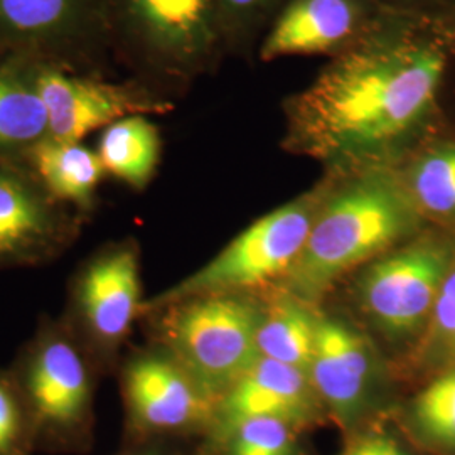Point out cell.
<instances>
[{
    "mask_svg": "<svg viewBox=\"0 0 455 455\" xmlns=\"http://www.w3.org/2000/svg\"><path fill=\"white\" fill-rule=\"evenodd\" d=\"M454 66V24L395 14L287 100L289 142L370 167L435 122Z\"/></svg>",
    "mask_w": 455,
    "mask_h": 455,
    "instance_id": "1",
    "label": "cell"
},
{
    "mask_svg": "<svg viewBox=\"0 0 455 455\" xmlns=\"http://www.w3.org/2000/svg\"><path fill=\"white\" fill-rule=\"evenodd\" d=\"M419 210L400 176L387 167H363L319 204L309 236L287 274L289 291L312 300L351 268L403 238Z\"/></svg>",
    "mask_w": 455,
    "mask_h": 455,
    "instance_id": "2",
    "label": "cell"
},
{
    "mask_svg": "<svg viewBox=\"0 0 455 455\" xmlns=\"http://www.w3.org/2000/svg\"><path fill=\"white\" fill-rule=\"evenodd\" d=\"M9 370L31 420L36 452L90 454L101 376L61 319L43 315Z\"/></svg>",
    "mask_w": 455,
    "mask_h": 455,
    "instance_id": "3",
    "label": "cell"
},
{
    "mask_svg": "<svg viewBox=\"0 0 455 455\" xmlns=\"http://www.w3.org/2000/svg\"><path fill=\"white\" fill-rule=\"evenodd\" d=\"M112 39L148 80L186 84L228 52L216 0H114Z\"/></svg>",
    "mask_w": 455,
    "mask_h": 455,
    "instance_id": "4",
    "label": "cell"
},
{
    "mask_svg": "<svg viewBox=\"0 0 455 455\" xmlns=\"http://www.w3.org/2000/svg\"><path fill=\"white\" fill-rule=\"evenodd\" d=\"M146 314H157L159 346L218 402L260 358L263 312L235 293L196 295Z\"/></svg>",
    "mask_w": 455,
    "mask_h": 455,
    "instance_id": "5",
    "label": "cell"
},
{
    "mask_svg": "<svg viewBox=\"0 0 455 455\" xmlns=\"http://www.w3.org/2000/svg\"><path fill=\"white\" fill-rule=\"evenodd\" d=\"M142 309L139 250L124 240L101 244L75 268L60 319L103 378L120 366V349Z\"/></svg>",
    "mask_w": 455,
    "mask_h": 455,
    "instance_id": "6",
    "label": "cell"
},
{
    "mask_svg": "<svg viewBox=\"0 0 455 455\" xmlns=\"http://www.w3.org/2000/svg\"><path fill=\"white\" fill-rule=\"evenodd\" d=\"M319 204V196H304L261 216L196 274L144 302L142 314L196 295L235 293L287 275L306 244Z\"/></svg>",
    "mask_w": 455,
    "mask_h": 455,
    "instance_id": "7",
    "label": "cell"
},
{
    "mask_svg": "<svg viewBox=\"0 0 455 455\" xmlns=\"http://www.w3.org/2000/svg\"><path fill=\"white\" fill-rule=\"evenodd\" d=\"M118 374L132 445L208 432L218 400L163 346L133 355Z\"/></svg>",
    "mask_w": 455,
    "mask_h": 455,
    "instance_id": "8",
    "label": "cell"
},
{
    "mask_svg": "<svg viewBox=\"0 0 455 455\" xmlns=\"http://www.w3.org/2000/svg\"><path fill=\"white\" fill-rule=\"evenodd\" d=\"M84 220L49 195L22 159L0 156V272L61 259Z\"/></svg>",
    "mask_w": 455,
    "mask_h": 455,
    "instance_id": "9",
    "label": "cell"
},
{
    "mask_svg": "<svg viewBox=\"0 0 455 455\" xmlns=\"http://www.w3.org/2000/svg\"><path fill=\"white\" fill-rule=\"evenodd\" d=\"M114 0H0V56L60 65L112 39Z\"/></svg>",
    "mask_w": 455,
    "mask_h": 455,
    "instance_id": "10",
    "label": "cell"
},
{
    "mask_svg": "<svg viewBox=\"0 0 455 455\" xmlns=\"http://www.w3.org/2000/svg\"><path fill=\"white\" fill-rule=\"evenodd\" d=\"M34 82L48 114L49 137L82 142L129 115L161 114L171 108L157 92L69 73L63 66L36 63Z\"/></svg>",
    "mask_w": 455,
    "mask_h": 455,
    "instance_id": "11",
    "label": "cell"
},
{
    "mask_svg": "<svg viewBox=\"0 0 455 455\" xmlns=\"http://www.w3.org/2000/svg\"><path fill=\"white\" fill-rule=\"evenodd\" d=\"M451 272L449 251L419 243L374 261L359 283L364 309L390 338L413 334L432 314Z\"/></svg>",
    "mask_w": 455,
    "mask_h": 455,
    "instance_id": "12",
    "label": "cell"
},
{
    "mask_svg": "<svg viewBox=\"0 0 455 455\" xmlns=\"http://www.w3.org/2000/svg\"><path fill=\"white\" fill-rule=\"evenodd\" d=\"M395 12L374 0H289L263 36L261 61L338 56L381 28Z\"/></svg>",
    "mask_w": 455,
    "mask_h": 455,
    "instance_id": "13",
    "label": "cell"
},
{
    "mask_svg": "<svg viewBox=\"0 0 455 455\" xmlns=\"http://www.w3.org/2000/svg\"><path fill=\"white\" fill-rule=\"evenodd\" d=\"M317 411V393L309 376L274 359L259 358L220 398L206 432L218 449L240 423L272 417L295 428L309 423Z\"/></svg>",
    "mask_w": 455,
    "mask_h": 455,
    "instance_id": "14",
    "label": "cell"
},
{
    "mask_svg": "<svg viewBox=\"0 0 455 455\" xmlns=\"http://www.w3.org/2000/svg\"><path fill=\"white\" fill-rule=\"evenodd\" d=\"M309 379L342 425H351L366 407L373 381V359L363 338L347 325L317 317Z\"/></svg>",
    "mask_w": 455,
    "mask_h": 455,
    "instance_id": "15",
    "label": "cell"
},
{
    "mask_svg": "<svg viewBox=\"0 0 455 455\" xmlns=\"http://www.w3.org/2000/svg\"><path fill=\"white\" fill-rule=\"evenodd\" d=\"M22 161L33 169L36 178L56 201L84 218L93 212L98 188L105 176L97 150L82 142L48 137L34 146Z\"/></svg>",
    "mask_w": 455,
    "mask_h": 455,
    "instance_id": "16",
    "label": "cell"
},
{
    "mask_svg": "<svg viewBox=\"0 0 455 455\" xmlns=\"http://www.w3.org/2000/svg\"><path fill=\"white\" fill-rule=\"evenodd\" d=\"M36 63L0 56V156L22 159L49 137L48 114L34 82Z\"/></svg>",
    "mask_w": 455,
    "mask_h": 455,
    "instance_id": "17",
    "label": "cell"
},
{
    "mask_svg": "<svg viewBox=\"0 0 455 455\" xmlns=\"http://www.w3.org/2000/svg\"><path fill=\"white\" fill-rule=\"evenodd\" d=\"M161 133L146 115H129L105 127L98 140L97 154L115 180L133 189H144L161 161Z\"/></svg>",
    "mask_w": 455,
    "mask_h": 455,
    "instance_id": "18",
    "label": "cell"
},
{
    "mask_svg": "<svg viewBox=\"0 0 455 455\" xmlns=\"http://www.w3.org/2000/svg\"><path fill=\"white\" fill-rule=\"evenodd\" d=\"M317 317L297 297H282L261 314L259 355L309 376Z\"/></svg>",
    "mask_w": 455,
    "mask_h": 455,
    "instance_id": "19",
    "label": "cell"
},
{
    "mask_svg": "<svg viewBox=\"0 0 455 455\" xmlns=\"http://www.w3.org/2000/svg\"><path fill=\"white\" fill-rule=\"evenodd\" d=\"M403 182L419 212L437 218L455 216V142H430L410 161Z\"/></svg>",
    "mask_w": 455,
    "mask_h": 455,
    "instance_id": "20",
    "label": "cell"
},
{
    "mask_svg": "<svg viewBox=\"0 0 455 455\" xmlns=\"http://www.w3.org/2000/svg\"><path fill=\"white\" fill-rule=\"evenodd\" d=\"M289 0H216L228 52H250Z\"/></svg>",
    "mask_w": 455,
    "mask_h": 455,
    "instance_id": "21",
    "label": "cell"
},
{
    "mask_svg": "<svg viewBox=\"0 0 455 455\" xmlns=\"http://www.w3.org/2000/svg\"><path fill=\"white\" fill-rule=\"evenodd\" d=\"M411 411L427 439L455 449V370L434 379L417 396Z\"/></svg>",
    "mask_w": 455,
    "mask_h": 455,
    "instance_id": "22",
    "label": "cell"
},
{
    "mask_svg": "<svg viewBox=\"0 0 455 455\" xmlns=\"http://www.w3.org/2000/svg\"><path fill=\"white\" fill-rule=\"evenodd\" d=\"M295 427L260 417L240 423L218 447L223 455H297Z\"/></svg>",
    "mask_w": 455,
    "mask_h": 455,
    "instance_id": "23",
    "label": "cell"
},
{
    "mask_svg": "<svg viewBox=\"0 0 455 455\" xmlns=\"http://www.w3.org/2000/svg\"><path fill=\"white\" fill-rule=\"evenodd\" d=\"M33 428L9 368L0 370V455H33Z\"/></svg>",
    "mask_w": 455,
    "mask_h": 455,
    "instance_id": "24",
    "label": "cell"
},
{
    "mask_svg": "<svg viewBox=\"0 0 455 455\" xmlns=\"http://www.w3.org/2000/svg\"><path fill=\"white\" fill-rule=\"evenodd\" d=\"M395 14L420 17L455 26V0H374Z\"/></svg>",
    "mask_w": 455,
    "mask_h": 455,
    "instance_id": "25",
    "label": "cell"
},
{
    "mask_svg": "<svg viewBox=\"0 0 455 455\" xmlns=\"http://www.w3.org/2000/svg\"><path fill=\"white\" fill-rule=\"evenodd\" d=\"M432 317L440 341L455 351V267L451 268L440 287Z\"/></svg>",
    "mask_w": 455,
    "mask_h": 455,
    "instance_id": "26",
    "label": "cell"
},
{
    "mask_svg": "<svg viewBox=\"0 0 455 455\" xmlns=\"http://www.w3.org/2000/svg\"><path fill=\"white\" fill-rule=\"evenodd\" d=\"M342 455H411L385 434H368L355 440Z\"/></svg>",
    "mask_w": 455,
    "mask_h": 455,
    "instance_id": "27",
    "label": "cell"
},
{
    "mask_svg": "<svg viewBox=\"0 0 455 455\" xmlns=\"http://www.w3.org/2000/svg\"><path fill=\"white\" fill-rule=\"evenodd\" d=\"M115 455H163L159 454V452H154V451H148L146 447H142V445H132V447H127V449H124V451H120L118 454Z\"/></svg>",
    "mask_w": 455,
    "mask_h": 455,
    "instance_id": "28",
    "label": "cell"
}]
</instances>
